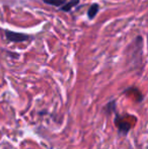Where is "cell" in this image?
<instances>
[{"mask_svg":"<svg viewBox=\"0 0 148 149\" xmlns=\"http://www.w3.org/2000/svg\"><path fill=\"white\" fill-rule=\"evenodd\" d=\"M67 1L68 0H43L44 3L51 6H55V7L58 8H61Z\"/></svg>","mask_w":148,"mask_h":149,"instance_id":"cell-5","label":"cell"},{"mask_svg":"<svg viewBox=\"0 0 148 149\" xmlns=\"http://www.w3.org/2000/svg\"><path fill=\"white\" fill-rule=\"evenodd\" d=\"M4 33H5L6 40L11 42V43H24V42H26L30 39V36L24 33H17V31L5 30Z\"/></svg>","mask_w":148,"mask_h":149,"instance_id":"cell-1","label":"cell"},{"mask_svg":"<svg viewBox=\"0 0 148 149\" xmlns=\"http://www.w3.org/2000/svg\"><path fill=\"white\" fill-rule=\"evenodd\" d=\"M116 125L117 127H118L119 131L121 132V133L123 134H127L129 132V130L131 129V125L129 123H127V122H124L122 119H120L118 117V118L116 119Z\"/></svg>","mask_w":148,"mask_h":149,"instance_id":"cell-2","label":"cell"},{"mask_svg":"<svg viewBox=\"0 0 148 149\" xmlns=\"http://www.w3.org/2000/svg\"><path fill=\"white\" fill-rule=\"evenodd\" d=\"M99 10V4H97V3L91 4V5L89 6L88 10H87V17H88L89 19H93V18L97 16Z\"/></svg>","mask_w":148,"mask_h":149,"instance_id":"cell-3","label":"cell"},{"mask_svg":"<svg viewBox=\"0 0 148 149\" xmlns=\"http://www.w3.org/2000/svg\"><path fill=\"white\" fill-rule=\"evenodd\" d=\"M79 2H80V0H68V1L60 8V10H62V11H64V12H69L74 6L78 5Z\"/></svg>","mask_w":148,"mask_h":149,"instance_id":"cell-4","label":"cell"}]
</instances>
